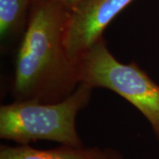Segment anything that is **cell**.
I'll list each match as a JSON object with an SVG mask.
<instances>
[{
	"instance_id": "277c9868",
	"label": "cell",
	"mask_w": 159,
	"mask_h": 159,
	"mask_svg": "<svg viewBox=\"0 0 159 159\" xmlns=\"http://www.w3.org/2000/svg\"><path fill=\"white\" fill-rule=\"evenodd\" d=\"M134 0H82L69 9L64 42L69 57H80L102 38L105 29Z\"/></svg>"
},
{
	"instance_id": "6da1fadb",
	"label": "cell",
	"mask_w": 159,
	"mask_h": 159,
	"mask_svg": "<svg viewBox=\"0 0 159 159\" xmlns=\"http://www.w3.org/2000/svg\"><path fill=\"white\" fill-rule=\"evenodd\" d=\"M16 54L11 94L14 101L59 102L80 84L79 65L64 42L68 9L52 0H33Z\"/></svg>"
},
{
	"instance_id": "8992f818",
	"label": "cell",
	"mask_w": 159,
	"mask_h": 159,
	"mask_svg": "<svg viewBox=\"0 0 159 159\" xmlns=\"http://www.w3.org/2000/svg\"><path fill=\"white\" fill-rule=\"evenodd\" d=\"M33 0H0V37L8 43L21 32L26 12Z\"/></svg>"
},
{
	"instance_id": "ba28073f",
	"label": "cell",
	"mask_w": 159,
	"mask_h": 159,
	"mask_svg": "<svg viewBox=\"0 0 159 159\" xmlns=\"http://www.w3.org/2000/svg\"><path fill=\"white\" fill-rule=\"evenodd\" d=\"M102 159H123L119 154L111 149H105Z\"/></svg>"
},
{
	"instance_id": "52a82bcc",
	"label": "cell",
	"mask_w": 159,
	"mask_h": 159,
	"mask_svg": "<svg viewBox=\"0 0 159 159\" xmlns=\"http://www.w3.org/2000/svg\"><path fill=\"white\" fill-rule=\"evenodd\" d=\"M52 1H55L57 3L61 4V5H63L65 7H66L69 10V9H71L74 6H76L78 3H80L82 0H52Z\"/></svg>"
},
{
	"instance_id": "5b68a950",
	"label": "cell",
	"mask_w": 159,
	"mask_h": 159,
	"mask_svg": "<svg viewBox=\"0 0 159 159\" xmlns=\"http://www.w3.org/2000/svg\"><path fill=\"white\" fill-rule=\"evenodd\" d=\"M104 151L98 148L70 147L61 145L53 149H37L29 144L2 145L0 159H102Z\"/></svg>"
},
{
	"instance_id": "3957f363",
	"label": "cell",
	"mask_w": 159,
	"mask_h": 159,
	"mask_svg": "<svg viewBox=\"0 0 159 159\" xmlns=\"http://www.w3.org/2000/svg\"><path fill=\"white\" fill-rule=\"evenodd\" d=\"M80 83L106 89L123 97L144 116L159 141V85L135 62L123 64L102 37L80 57Z\"/></svg>"
},
{
	"instance_id": "7a4b0ae2",
	"label": "cell",
	"mask_w": 159,
	"mask_h": 159,
	"mask_svg": "<svg viewBox=\"0 0 159 159\" xmlns=\"http://www.w3.org/2000/svg\"><path fill=\"white\" fill-rule=\"evenodd\" d=\"M93 89L80 83L59 102L14 101L0 107V138L18 144L51 141L70 147H82L76 128L80 111L89 103Z\"/></svg>"
}]
</instances>
